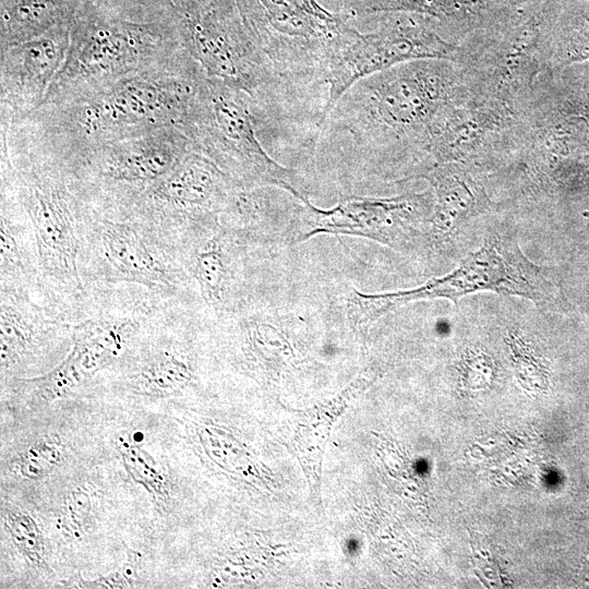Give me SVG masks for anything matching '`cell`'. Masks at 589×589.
I'll return each mask as SVG.
<instances>
[{"instance_id": "2e32d148", "label": "cell", "mask_w": 589, "mask_h": 589, "mask_svg": "<svg viewBox=\"0 0 589 589\" xmlns=\"http://www.w3.org/2000/svg\"><path fill=\"white\" fill-rule=\"evenodd\" d=\"M0 291L43 303L38 250L32 221L12 190L1 183Z\"/></svg>"}, {"instance_id": "3957f363", "label": "cell", "mask_w": 589, "mask_h": 589, "mask_svg": "<svg viewBox=\"0 0 589 589\" xmlns=\"http://www.w3.org/2000/svg\"><path fill=\"white\" fill-rule=\"evenodd\" d=\"M248 31L302 123L315 131L325 116L328 69L345 17L316 0H239Z\"/></svg>"}, {"instance_id": "5bb4252c", "label": "cell", "mask_w": 589, "mask_h": 589, "mask_svg": "<svg viewBox=\"0 0 589 589\" xmlns=\"http://www.w3.org/2000/svg\"><path fill=\"white\" fill-rule=\"evenodd\" d=\"M155 35L129 23L100 24L81 31L72 40L49 92L71 85L124 76L148 57Z\"/></svg>"}, {"instance_id": "6da1fadb", "label": "cell", "mask_w": 589, "mask_h": 589, "mask_svg": "<svg viewBox=\"0 0 589 589\" xmlns=\"http://www.w3.org/2000/svg\"><path fill=\"white\" fill-rule=\"evenodd\" d=\"M476 96L457 61L402 62L352 84L322 121L310 149L372 168L405 159L421 177L436 165Z\"/></svg>"}, {"instance_id": "5b68a950", "label": "cell", "mask_w": 589, "mask_h": 589, "mask_svg": "<svg viewBox=\"0 0 589 589\" xmlns=\"http://www.w3.org/2000/svg\"><path fill=\"white\" fill-rule=\"evenodd\" d=\"M193 147L213 160L239 188L273 187L310 203L303 179L264 149L249 96L205 77L187 125Z\"/></svg>"}, {"instance_id": "7a4b0ae2", "label": "cell", "mask_w": 589, "mask_h": 589, "mask_svg": "<svg viewBox=\"0 0 589 589\" xmlns=\"http://www.w3.org/2000/svg\"><path fill=\"white\" fill-rule=\"evenodd\" d=\"M80 196L79 273L87 297L130 288L199 306L176 228L135 202Z\"/></svg>"}, {"instance_id": "d6986e66", "label": "cell", "mask_w": 589, "mask_h": 589, "mask_svg": "<svg viewBox=\"0 0 589 589\" xmlns=\"http://www.w3.org/2000/svg\"><path fill=\"white\" fill-rule=\"evenodd\" d=\"M119 452L129 474L149 493L158 497L169 495V482L160 465L144 449L128 438H120Z\"/></svg>"}, {"instance_id": "30bf717a", "label": "cell", "mask_w": 589, "mask_h": 589, "mask_svg": "<svg viewBox=\"0 0 589 589\" xmlns=\"http://www.w3.org/2000/svg\"><path fill=\"white\" fill-rule=\"evenodd\" d=\"M304 238L317 233L360 236L400 250L414 245L434 229L433 192L392 197L349 196L334 207L321 209L303 204Z\"/></svg>"}, {"instance_id": "8992f818", "label": "cell", "mask_w": 589, "mask_h": 589, "mask_svg": "<svg viewBox=\"0 0 589 589\" xmlns=\"http://www.w3.org/2000/svg\"><path fill=\"white\" fill-rule=\"evenodd\" d=\"M482 291L519 296L540 310L551 309L558 294L548 272L531 262L515 240L494 237L448 274L414 289L373 294L354 291L349 310L356 323L364 324L408 302L444 298L456 303Z\"/></svg>"}, {"instance_id": "9a60e30c", "label": "cell", "mask_w": 589, "mask_h": 589, "mask_svg": "<svg viewBox=\"0 0 589 589\" xmlns=\"http://www.w3.org/2000/svg\"><path fill=\"white\" fill-rule=\"evenodd\" d=\"M69 46L65 34L49 32L4 47L1 59L4 100L19 110L37 106L47 97Z\"/></svg>"}, {"instance_id": "7c38bea8", "label": "cell", "mask_w": 589, "mask_h": 589, "mask_svg": "<svg viewBox=\"0 0 589 589\" xmlns=\"http://www.w3.org/2000/svg\"><path fill=\"white\" fill-rule=\"evenodd\" d=\"M73 344V323L32 298L0 291L2 381L59 364Z\"/></svg>"}, {"instance_id": "ffe728a7", "label": "cell", "mask_w": 589, "mask_h": 589, "mask_svg": "<svg viewBox=\"0 0 589 589\" xmlns=\"http://www.w3.org/2000/svg\"><path fill=\"white\" fill-rule=\"evenodd\" d=\"M62 460V447L55 440H41L26 448L16 464L17 474L34 480L48 474Z\"/></svg>"}, {"instance_id": "603a6c76", "label": "cell", "mask_w": 589, "mask_h": 589, "mask_svg": "<svg viewBox=\"0 0 589 589\" xmlns=\"http://www.w3.org/2000/svg\"><path fill=\"white\" fill-rule=\"evenodd\" d=\"M137 552L128 550V560L119 570L95 580L81 579L76 585L84 588H130L133 587L137 578L140 564Z\"/></svg>"}, {"instance_id": "ac0fdd59", "label": "cell", "mask_w": 589, "mask_h": 589, "mask_svg": "<svg viewBox=\"0 0 589 589\" xmlns=\"http://www.w3.org/2000/svg\"><path fill=\"white\" fill-rule=\"evenodd\" d=\"M433 188L434 229L452 230L467 218L485 212L490 200L467 163L440 164L421 176Z\"/></svg>"}, {"instance_id": "e0dca14e", "label": "cell", "mask_w": 589, "mask_h": 589, "mask_svg": "<svg viewBox=\"0 0 589 589\" xmlns=\"http://www.w3.org/2000/svg\"><path fill=\"white\" fill-rule=\"evenodd\" d=\"M370 381V374H360L338 395L313 406L298 418L289 446L301 464L316 507H321L322 459L330 430L337 418L351 400L368 387Z\"/></svg>"}, {"instance_id": "ba28073f", "label": "cell", "mask_w": 589, "mask_h": 589, "mask_svg": "<svg viewBox=\"0 0 589 589\" xmlns=\"http://www.w3.org/2000/svg\"><path fill=\"white\" fill-rule=\"evenodd\" d=\"M189 135L168 125L104 143L63 160L76 190L88 197L131 203L192 148Z\"/></svg>"}, {"instance_id": "cb8c5ba5", "label": "cell", "mask_w": 589, "mask_h": 589, "mask_svg": "<svg viewBox=\"0 0 589 589\" xmlns=\"http://www.w3.org/2000/svg\"><path fill=\"white\" fill-rule=\"evenodd\" d=\"M349 2H350V0H345V4H346V3L348 4Z\"/></svg>"}, {"instance_id": "7402d4cb", "label": "cell", "mask_w": 589, "mask_h": 589, "mask_svg": "<svg viewBox=\"0 0 589 589\" xmlns=\"http://www.w3.org/2000/svg\"><path fill=\"white\" fill-rule=\"evenodd\" d=\"M91 514V495L82 488H77L65 496L60 510L59 524L69 534L81 536L89 525Z\"/></svg>"}, {"instance_id": "9c48e42d", "label": "cell", "mask_w": 589, "mask_h": 589, "mask_svg": "<svg viewBox=\"0 0 589 589\" xmlns=\"http://www.w3.org/2000/svg\"><path fill=\"white\" fill-rule=\"evenodd\" d=\"M205 77L197 63L181 76H123L82 108L80 129L99 141L100 136L134 130L142 133L170 124L187 128Z\"/></svg>"}, {"instance_id": "44dd1931", "label": "cell", "mask_w": 589, "mask_h": 589, "mask_svg": "<svg viewBox=\"0 0 589 589\" xmlns=\"http://www.w3.org/2000/svg\"><path fill=\"white\" fill-rule=\"evenodd\" d=\"M7 529L15 546L33 563L44 557V542L36 521L22 512H10L5 516Z\"/></svg>"}, {"instance_id": "4fadbf2b", "label": "cell", "mask_w": 589, "mask_h": 589, "mask_svg": "<svg viewBox=\"0 0 589 589\" xmlns=\"http://www.w3.org/2000/svg\"><path fill=\"white\" fill-rule=\"evenodd\" d=\"M221 219L189 226L180 231L185 268L200 309L213 322L239 308V235ZM207 314V315H208Z\"/></svg>"}, {"instance_id": "277c9868", "label": "cell", "mask_w": 589, "mask_h": 589, "mask_svg": "<svg viewBox=\"0 0 589 589\" xmlns=\"http://www.w3.org/2000/svg\"><path fill=\"white\" fill-rule=\"evenodd\" d=\"M1 169V183L35 231L44 304L70 323L86 317L89 300L79 273L81 196L70 173L57 159H7Z\"/></svg>"}, {"instance_id": "8fae6325", "label": "cell", "mask_w": 589, "mask_h": 589, "mask_svg": "<svg viewBox=\"0 0 589 589\" xmlns=\"http://www.w3.org/2000/svg\"><path fill=\"white\" fill-rule=\"evenodd\" d=\"M241 190L213 160L192 146L134 202L159 221L181 231L191 225L220 219Z\"/></svg>"}, {"instance_id": "52a82bcc", "label": "cell", "mask_w": 589, "mask_h": 589, "mask_svg": "<svg viewBox=\"0 0 589 589\" xmlns=\"http://www.w3.org/2000/svg\"><path fill=\"white\" fill-rule=\"evenodd\" d=\"M437 19L410 12H384L370 32L347 23L329 60L325 116L359 80L418 59L459 61L460 40Z\"/></svg>"}]
</instances>
